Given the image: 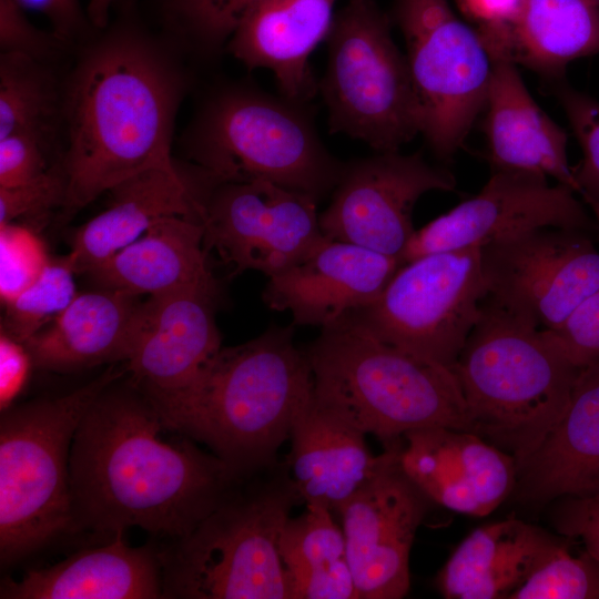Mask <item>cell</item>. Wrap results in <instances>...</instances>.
<instances>
[{
    "instance_id": "1",
    "label": "cell",
    "mask_w": 599,
    "mask_h": 599,
    "mask_svg": "<svg viewBox=\"0 0 599 599\" xmlns=\"http://www.w3.org/2000/svg\"><path fill=\"white\" fill-rule=\"evenodd\" d=\"M132 387L110 385L77 428L69 466L74 525L112 535L140 527L176 539L244 475L189 437L164 441L159 413Z\"/></svg>"
},
{
    "instance_id": "2",
    "label": "cell",
    "mask_w": 599,
    "mask_h": 599,
    "mask_svg": "<svg viewBox=\"0 0 599 599\" xmlns=\"http://www.w3.org/2000/svg\"><path fill=\"white\" fill-rule=\"evenodd\" d=\"M156 48L121 22L74 68L63 99L64 217L143 171L179 172L170 149L184 81Z\"/></svg>"
},
{
    "instance_id": "3",
    "label": "cell",
    "mask_w": 599,
    "mask_h": 599,
    "mask_svg": "<svg viewBox=\"0 0 599 599\" xmlns=\"http://www.w3.org/2000/svg\"><path fill=\"white\" fill-rule=\"evenodd\" d=\"M313 393L312 369L294 325L268 327L221 347L182 389L150 399L169 430L205 444L241 475L277 458Z\"/></svg>"
},
{
    "instance_id": "4",
    "label": "cell",
    "mask_w": 599,
    "mask_h": 599,
    "mask_svg": "<svg viewBox=\"0 0 599 599\" xmlns=\"http://www.w3.org/2000/svg\"><path fill=\"white\" fill-rule=\"evenodd\" d=\"M579 370L546 331L488 296L453 367L471 433L517 468L561 417Z\"/></svg>"
},
{
    "instance_id": "5",
    "label": "cell",
    "mask_w": 599,
    "mask_h": 599,
    "mask_svg": "<svg viewBox=\"0 0 599 599\" xmlns=\"http://www.w3.org/2000/svg\"><path fill=\"white\" fill-rule=\"evenodd\" d=\"M302 502L286 459L241 477L189 534L159 551L163 598L291 599L280 538Z\"/></svg>"
},
{
    "instance_id": "6",
    "label": "cell",
    "mask_w": 599,
    "mask_h": 599,
    "mask_svg": "<svg viewBox=\"0 0 599 599\" xmlns=\"http://www.w3.org/2000/svg\"><path fill=\"white\" fill-rule=\"evenodd\" d=\"M304 352L316 398L384 448L423 427L471 432L451 369L384 343L347 315Z\"/></svg>"
},
{
    "instance_id": "7",
    "label": "cell",
    "mask_w": 599,
    "mask_h": 599,
    "mask_svg": "<svg viewBox=\"0 0 599 599\" xmlns=\"http://www.w3.org/2000/svg\"><path fill=\"white\" fill-rule=\"evenodd\" d=\"M125 369L114 364L60 397L7 408L0 420V559L16 562L75 529L70 451L92 403Z\"/></svg>"
},
{
    "instance_id": "8",
    "label": "cell",
    "mask_w": 599,
    "mask_h": 599,
    "mask_svg": "<svg viewBox=\"0 0 599 599\" xmlns=\"http://www.w3.org/2000/svg\"><path fill=\"white\" fill-rule=\"evenodd\" d=\"M191 156L220 183L264 180L317 201L344 163L322 143L305 104L253 87H231L200 112L186 138Z\"/></svg>"
},
{
    "instance_id": "9",
    "label": "cell",
    "mask_w": 599,
    "mask_h": 599,
    "mask_svg": "<svg viewBox=\"0 0 599 599\" xmlns=\"http://www.w3.org/2000/svg\"><path fill=\"white\" fill-rule=\"evenodd\" d=\"M328 59L318 82L331 133H344L376 152H395L420 133L406 60L390 20L375 0H348L326 37Z\"/></svg>"
},
{
    "instance_id": "10",
    "label": "cell",
    "mask_w": 599,
    "mask_h": 599,
    "mask_svg": "<svg viewBox=\"0 0 599 599\" xmlns=\"http://www.w3.org/2000/svg\"><path fill=\"white\" fill-rule=\"evenodd\" d=\"M488 295L481 247L403 264L368 305L347 314L375 337L453 370Z\"/></svg>"
},
{
    "instance_id": "11",
    "label": "cell",
    "mask_w": 599,
    "mask_h": 599,
    "mask_svg": "<svg viewBox=\"0 0 599 599\" xmlns=\"http://www.w3.org/2000/svg\"><path fill=\"white\" fill-rule=\"evenodd\" d=\"M420 133L440 160L463 145L485 109L493 61L478 31L447 0H396Z\"/></svg>"
},
{
    "instance_id": "12",
    "label": "cell",
    "mask_w": 599,
    "mask_h": 599,
    "mask_svg": "<svg viewBox=\"0 0 599 599\" xmlns=\"http://www.w3.org/2000/svg\"><path fill=\"white\" fill-rule=\"evenodd\" d=\"M488 297L536 327L552 331L599 287V252L586 232L552 226L481 246Z\"/></svg>"
},
{
    "instance_id": "13",
    "label": "cell",
    "mask_w": 599,
    "mask_h": 599,
    "mask_svg": "<svg viewBox=\"0 0 599 599\" xmlns=\"http://www.w3.org/2000/svg\"><path fill=\"white\" fill-rule=\"evenodd\" d=\"M316 206L312 195L273 182H222L206 204L205 247L233 275L254 270L273 276L327 240Z\"/></svg>"
},
{
    "instance_id": "14",
    "label": "cell",
    "mask_w": 599,
    "mask_h": 599,
    "mask_svg": "<svg viewBox=\"0 0 599 599\" xmlns=\"http://www.w3.org/2000/svg\"><path fill=\"white\" fill-rule=\"evenodd\" d=\"M456 180L420 152L375 155L344 163L329 205L318 219L323 234L397 257L415 233L412 214L429 191H454Z\"/></svg>"
},
{
    "instance_id": "15",
    "label": "cell",
    "mask_w": 599,
    "mask_h": 599,
    "mask_svg": "<svg viewBox=\"0 0 599 599\" xmlns=\"http://www.w3.org/2000/svg\"><path fill=\"white\" fill-rule=\"evenodd\" d=\"M400 440L336 511L358 599H400L409 590V554L430 500L402 470Z\"/></svg>"
},
{
    "instance_id": "16",
    "label": "cell",
    "mask_w": 599,
    "mask_h": 599,
    "mask_svg": "<svg viewBox=\"0 0 599 599\" xmlns=\"http://www.w3.org/2000/svg\"><path fill=\"white\" fill-rule=\"evenodd\" d=\"M570 187L532 172L493 170L479 193L416 230L403 264L428 254L484 246L500 237L552 226L586 233L596 222Z\"/></svg>"
},
{
    "instance_id": "17",
    "label": "cell",
    "mask_w": 599,
    "mask_h": 599,
    "mask_svg": "<svg viewBox=\"0 0 599 599\" xmlns=\"http://www.w3.org/2000/svg\"><path fill=\"white\" fill-rule=\"evenodd\" d=\"M398 464L432 501L483 517L494 511L517 483V463L475 433L444 426L407 432Z\"/></svg>"
},
{
    "instance_id": "18",
    "label": "cell",
    "mask_w": 599,
    "mask_h": 599,
    "mask_svg": "<svg viewBox=\"0 0 599 599\" xmlns=\"http://www.w3.org/2000/svg\"><path fill=\"white\" fill-rule=\"evenodd\" d=\"M402 265L397 257L327 238L270 276L262 298L273 311L290 312L292 325L323 328L376 300Z\"/></svg>"
},
{
    "instance_id": "19",
    "label": "cell",
    "mask_w": 599,
    "mask_h": 599,
    "mask_svg": "<svg viewBox=\"0 0 599 599\" xmlns=\"http://www.w3.org/2000/svg\"><path fill=\"white\" fill-rule=\"evenodd\" d=\"M216 300L206 293L177 292L144 301L125 368L132 385L148 398L182 389L221 349Z\"/></svg>"
},
{
    "instance_id": "20",
    "label": "cell",
    "mask_w": 599,
    "mask_h": 599,
    "mask_svg": "<svg viewBox=\"0 0 599 599\" xmlns=\"http://www.w3.org/2000/svg\"><path fill=\"white\" fill-rule=\"evenodd\" d=\"M219 181H197L163 169L143 171L112 187L108 207L80 226L67 258L75 274L89 273L143 235L158 221L183 216L204 223Z\"/></svg>"
},
{
    "instance_id": "21",
    "label": "cell",
    "mask_w": 599,
    "mask_h": 599,
    "mask_svg": "<svg viewBox=\"0 0 599 599\" xmlns=\"http://www.w3.org/2000/svg\"><path fill=\"white\" fill-rule=\"evenodd\" d=\"M334 2L260 0L241 19L227 49L248 70H271L281 95L305 104L318 92L308 60L326 40Z\"/></svg>"
},
{
    "instance_id": "22",
    "label": "cell",
    "mask_w": 599,
    "mask_h": 599,
    "mask_svg": "<svg viewBox=\"0 0 599 599\" xmlns=\"http://www.w3.org/2000/svg\"><path fill=\"white\" fill-rule=\"evenodd\" d=\"M490 57L485 131L491 169L542 174L578 193L566 132L532 99L516 63L506 55Z\"/></svg>"
},
{
    "instance_id": "23",
    "label": "cell",
    "mask_w": 599,
    "mask_h": 599,
    "mask_svg": "<svg viewBox=\"0 0 599 599\" xmlns=\"http://www.w3.org/2000/svg\"><path fill=\"white\" fill-rule=\"evenodd\" d=\"M516 486L536 502L599 490V361L580 368L561 417L518 466Z\"/></svg>"
},
{
    "instance_id": "24",
    "label": "cell",
    "mask_w": 599,
    "mask_h": 599,
    "mask_svg": "<svg viewBox=\"0 0 599 599\" xmlns=\"http://www.w3.org/2000/svg\"><path fill=\"white\" fill-rule=\"evenodd\" d=\"M118 531L110 542L81 550L19 580L1 582V599H156L163 598L159 551L131 547Z\"/></svg>"
},
{
    "instance_id": "25",
    "label": "cell",
    "mask_w": 599,
    "mask_h": 599,
    "mask_svg": "<svg viewBox=\"0 0 599 599\" xmlns=\"http://www.w3.org/2000/svg\"><path fill=\"white\" fill-rule=\"evenodd\" d=\"M290 438L286 461L304 504L333 512L375 474L384 458L372 455L365 434L314 393L297 414Z\"/></svg>"
},
{
    "instance_id": "26",
    "label": "cell",
    "mask_w": 599,
    "mask_h": 599,
    "mask_svg": "<svg viewBox=\"0 0 599 599\" xmlns=\"http://www.w3.org/2000/svg\"><path fill=\"white\" fill-rule=\"evenodd\" d=\"M203 223L165 217L88 274L101 288L159 296L177 292L219 295Z\"/></svg>"
},
{
    "instance_id": "27",
    "label": "cell",
    "mask_w": 599,
    "mask_h": 599,
    "mask_svg": "<svg viewBox=\"0 0 599 599\" xmlns=\"http://www.w3.org/2000/svg\"><path fill=\"white\" fill-rule=\"evenodd\" d=\"M140 297L101 287L78 294L50 327L23 344L32 363L55 372L125 363L144 303Z\"/></svg>"
},
{
    "instance_id": "28",
    "label": "cell",
    "mask_w": 599,
    "mask_h": 599,
    "mask_svg": "<svg viewBox=\"0 0 599 599\" xmlns=\"http://www.w3.org/2000/svg\"><path fill=\"white\" fill-rule=\"evenodd\" d=\"M562 540L516 518L475 529L437 575L447 599H509Z\"/></svg>"
},
{
    "instance_id": "29",
    "label": "cell",
    "mask_w": 599,
    "mask_h": 599,
    "mask_svg": "<svg viewBox=\"0 0 599 599\" xmlns=\"http://www.w3.org/2000/svg\"><path fill=\"white\" fill-rule=\"evenodd\" d=\"M477 31L489 54L507 55L557 80L571 61L599 53V6L592 0H524L510 24Z\"/></svg>"
},
{
    "instance_id": "30",
    "label": "cell",
    "mask_w": 599,
    "mask_h": 599,
    "mask_svg": "<svg viewBox=\"0 0 599 599\" xmlns=\"http://www.w3.org/2000/svg\"><path fill=\"white\" fill-rule=\"evenodd\" d=\"M64 92L47 63L19 53L0 57V139L17 132L54 139Z\"/></svg>"
},
{
    "instance_id": "31",
    "label": "cell",
    "mask_w": 599,
    "mask_h": 599,
    "mask_svg": "<svg viewBox=\"0 0 599 599\" xmlns=\"http://www.w3.org/2000/svg\"><path fill=\"white\" fill-rule=\"evenodd\" d=\"M297 517H290L280 538V554L287 575L317 571L346 560V541L333 511L305 504Z\"/></svg>"
},
{
    "instance_id": "32",
    "label": "cell",
    "mask_w": 599,
    "mask_h": 599,
    "mask_svg": "<svg viewBox=\"0 0 599 599\" xmlns=\"http://www.w3.org/2000/svg\"><path fill=\"white\" fill-rule=\"evenodd\" d=\"M74 275L67 256L50 260L39 277L6 304V326L1 329L24 344L78 295Z\"/></svg>"
},
{
    "instance_id": "33",
    "label": "cell",
    "mask_w": 599,
    "mask_h": 599,
    "mask_svg": "<svg viewBox=\"0 0 599 599\" xmlns=\"http://www.w3.org/2000/svg\"><path fill=\"white\" fill-rule=\"evenodd\" d=\"M509 599H599V564L559 542Z\"/></svg>"
},
{
    "instance_id": "34",
    "label": "cell",
    "mask_w": 599,
    "mask_h": 599,
    "mask_svg": "<svg viewBox=\"0 0 599 599\" xmlns=\"http://www.w3.org/2000/svg\"><path fill=\"white\" fill-rule=\"evenodd\" d=\"M260 0H159L167 27L207 52L230 40L241 19Z\"/></svg>"
},
{
    "instance_id": "35",
    "label": "cell",
    "mask_w": 599,
    "mask_h": 599,
    "mask_svg": "<svg viewBox=\"0 0 599 599\" xmlns=\"http://www.w3.org/2000/svg\"><path fill=\"white\" fill-rule=\"evenodd\" d=\"M50 258L35 232L13 222L0 225V296L6 305L30 286Z\"/></svg>"
},
{
    "instance_id": "36",
    "label": "cell",
    "mask_w": 599,
    "mask_h": 599,
    "mask_svg": "<svg viewBox=\"0 0 599 599\" xmlns=\"http://www.w3.org/2000/svg\"><path fill=\"white\" fill-rule=\"evenodd\" d=\"M556 93L582 151L580 163L572 167L578 193L583 201L599 202V102L565 85Z\"/></svg>"
},
{
    "instance_id": "37",
    "label": "cell",
    "mask_w": 599,
    "mask_h": 599,
    "mask_svg": "<svg viewBox=\"0 0 599 599\" xmlns=\"http://www.w3.org/2000/svg\"><path fill=\"white\" fill-rule=\"evenodd\" d=\"M67 180L62 163L53 165L28 183L9 189L0 187V225L20 217L40 223L50 211L63 206Z\"/></svg>"
},
{
    "instance_id": "38",
    "label": "cell",
    "mask_w": 599,
    "mask_h": 599,
    "mask_svg": "<svg viewBox=\"0 0 599 599\" xmlns=\"http://www.w3.org/2000/svg\"><path fill=\"white\" fill-rule=\"evenodd\" d=\"M67 44L53 31L34 27L16 0H0L1 53H19L47 63Z\"/></svg>"
},
{
    "instance_id": "39",
    "label": "cell",
    "mask_w": 599,
    "mask_h": 599,
    "mask_svg": "<svg viewBox=\"0 0 599 599\" xmlns=\"http://www.w3.org/2000/svg\"><path fill=\"white\" fill-rule=\"evenodd\" d=\"M546 332L579 368L599 361V287L562 324Z\"/></svg>"
},
{
    "instance_id": "40",
    "label": "cell",
    "mask_w": 599,
    "mask_h": 599,
    "mask_svg": "<svg viewBox=\"0 0 599 599\" xmlns=\"http://www.w3.org/2000/svg\"><path fill=\"white\" fill-rule=\"evenodd\" d=\"M51 142L29 132L0 139V187L28 183L49 171L47 148Z\"/></svg>"
},
{
    "instance_id": "41",
    "label": "cell",
    "mask_w": 599,
    "mask_h": 599,
    "mask_svg": "<svg viewBox=\"0 0 599 599\" xmlns=\"http://www.w3.org/2000/svg\"><path fill=\"white\" fill-rule=\"evenodd\" d=\"M291 599H358L346 560L317 571L287 575Z\"/></svg>"
},
{
    "instance_id": "42",
    "label": "cell",
    "mask_w": 599,
    "mask_h": 599,
    "mask_svg": "<svg viewBox=\"0 0 599 599\" xmlns=\"http://www.w3.org/2000/svg\"><path fill=\"white\" fill-rule=\"evenodd\" d=\"M557 527L568 537L580 539L599 564V490L587 496L564 498Z\"/></svg>"
},
{
    "instance_id": "43",
    "label": "cell",
    "mask_w": 599,
    "mask_h": 599,
    "mask_svg": "<svg viewBox=\"0 0 599 599\" xmlns=\"http://www.w3.org/2000/svg\"><path fill=\"white\" fill-rule=\"evenodd\" d=\"M16 1L24 9L44 14L52 26V31L68 44L85 35L89 29H95L79 0Z\"/></svg>"
},
{
    "instance_id": "44",
    "label": "cell",
    "mask_w": 599,
    "mask_h": 599,
    "mask_svg": "<svg viewBox=\"0 0 599 599\" xmlns=\"http://www.w3.org/2000/svg\"><path fill=\"white\" fill-rule=\"evenodd\" d=\"M32 359L26 346L1 329L0 336V405L6 410L22 389Z\"/></svg>"
},
{
    "instance_id": "45",
    "label": "cell",
    "mask_w": 599,
    "mask_h": 599,
    "mask_svg": "<svg viewBox=\"0 0 599 599\" xmlns=\"http://www.w3.org/2000/svg\"><path fill=\"white\" fill-rule=\"evenodd\" d=\"M461 11L478 23L477 29H496L510 24L524 0H457Z\"/></svg>"
},
{
    "instance_id": "46",
    "label": "cell",
    "mask_w": 599,
    "mask_h": 599,
    "mask_svg": "<svg viewBox=\"0 0 599 599\" xmlns=\"http://www.w3.org/2000/svg\"><path fill=\"white\" fill-rule=\"evenodd\" d=\"M112 3L113 0H89L87 13L95 30H103L109 26Z\"/></svg>"
},
{
    "instance_id": "47",
    "label": "cell",
    "mask_w": 599,
    "mask_h": 599,
    "mask_svg": "<svg viewBox=\"0 0 599 599\" xmlns=\"http://www.w3.org/2000/svg\"><path fill=\"white\" fill-rule=\"evenodd\" d=\"M585 203L590 207V210L593 213L596 227H597L596 231H597L598 237H599V202L585 201Z\"/></svg>"
},
{
    "instance_id": "48",
    "label": "cell",
    "mask_w": 599,
    "mask_h": 599,
    "mask_svg": "<svg viewBox=\"0 0 599 599\" xmlns=\"http://www.w3.org/2000/svg\"><path fill=\"white\" fill-rule=\"evenodd\" d=\"M596 4L599 6V0H592Z\"/></svg>"
}]
</instances>
